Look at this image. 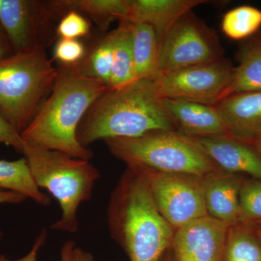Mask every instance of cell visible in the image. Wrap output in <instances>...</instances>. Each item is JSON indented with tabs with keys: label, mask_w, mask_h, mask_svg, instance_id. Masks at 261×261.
I'll return each instance as SVG.
<instances>
[{
	"label": "cell",
	"mask_w": 261,
	"mask_h": 261,
	"mask_svg": "<svg viewBox=\"0 0 261 261\" xmlns=\"http://www.w3.org/2000/svg\"><path fill=\"white\" fill-rule=\"evenodd\" d=\"M157 130L177 128L154 78H147L106 89L81 121L76 137L88 148L98 140L135 138Z\"/></svg>",
	"instance_id": "6da1fadb"
},
{
	"label": "cell",
	"mask_w": 261,
	"mask_h": 261,
	"mask_svg": "<svg viewBox=\"0 0 261 261\" xmlns=\"http://www.w3.org/2000/svg\"><path fill=\"white\" fill-rule=\"evenodd\" d=\"M58 70L50 94L20 136L28 143L89 161L93 152L80 145L77 129L89 108L108 87L81 74L74 65H58Z\"/></svg>",
	"instance_id": "7a4b0ae2"
},
{
	"label": "cell",
	"mask_w": 261,
	"mask_h": 261,
	"mask_svg": "<svg viewBox=\"0 0 261 261\" xmlns=\"http://www.w3.org/2000/svg\"><path fill=\"white\" fill-rule=\"evenodd\" d=\"M111 237L130 261H162L171 250L175 229L161 216L142 173L128 166L108 207Z\"/></svg>",
	"instance_id": "3957f363"
},
{
	"label": "cell",
	"mask_w": 261,
	"mask_h": 261,
	"mask_svg": "<svg viewBox=\"0 0 261 261\" xmlns=\"http://www.w3.org/2000/svg\"><path fill=\"white\" fill-rule=\"evenodd\" d=\"M21 153L36 185L46 189L59 202L61 216L51 225V229L76 232L77 211L82 202L92 198L94 185L100 178L97 168L87 160L25 142Z\"/></svg>",
	"instance_id": "277c9868"
},
{
	"label": "cell",
	"mask_w": 261,
	"mask_h": 261,
	"mask_svg": "<svg viewBox=\"0 0 261 261\" xmlns=\"http://www.w3.org/2000/svg\"><path fill=\"white\" fill-rule=\"evenodd\" d=\"M58 74V67L53 65L46 48L0 60V114L19 133L49 97Z\"/></svg>",
	"instance_id": "5b68a950"
},
{
	"label": "cell",
	"mask_w": 261,
	"mask_h": 261,
	"mask_svg": "<svg viewBox=\"0 0 261 261\" xmlns=\"http://www.w3.org/2000/svg\"><path fill=\"white\" fill-rule=\"evenodd\" d=\"M104 141L111 154L128 166L202 178L220 170L195 138L177 130H157L135 138Z\"/></svg>",
	"instance_id": "8992f818"
},
{
	"label": "cell",
	"mask_w": 261,
	"mask_h": 261,
	"mask_svg": "<svg viewBox=\"0 0 261 261\" xmlns=\"http://www.w3.org/2000/svg\"><path fill=\"white\" fill-rule=\"evenodd\" d=\"M135 168L145 178L158 211L175 230L207 216L203 178Z\"/></svg>",
	"instance_id": "52a82bcc"
},
{
	"label": "cell",
	"mask_w": 261,
	"mask_h": 261,
	"mask_svg": "<svg viewBox=\"0 0 261 261\" xmlns=\"http://www.w3.org/2000/svg\"><path fill=\"white\" fill-rule=\"evenodd\" d=\"M222 55L216 32L190 11L169 29L160 44L159 74L217 61Z\"/></svg>",
	"instance_id": "ba28073f"
},
{
	"label": "cell",
	"mask_w": 261,
	"mask_h": 261,
	"mask_svg": "<svg viewBox=\"0 0 261 261\" xmlns=\"http://www.w3.org/2000/svg\"><path fill=\"white\" fill-rule=\"evenodd\" d=\"M234 67L224 58L160 73L154 78L161 97L216 106L224 97Z\"/></svg>",
	"instance_id": "9c48e42d"
},
{
	"label": "cell",
	"mask_w": 261,
	"mask_h": 261,
	"mask_svg": "<svg viewBox=\"0 0 261 261\" xmlns=\"http://www.w3.org/2000/svg\"><path fill=\"white\" fill-rule=\"evenodd\" d=\"M61 15L54 1L0 0V27L15 53L49 45Z\"/></svg>",
	"instance_id": "30bf717a"
},
{
	"label": "cell",
	"mask_w": 261,
	"mask_h": 261,
	"mask_svg": "<svg viewBox=\"0 0 261 261\" xmlns=\"http://www.w3.org/2000/svg\"><path fill=\"white\" fill-rule=\"evenodd\" d=\"M229 226L210 216L175 230L171 254L175 261H224Z\"/></svg>",
	"instance_id": "8fae6325"
},
{
	"label": "cell",
	"mask_w": 261,
	"mask_h": 261,
	"mask_svg": "<svg viewBox=\"0 0 261 261\" xmlns=\"http://www.w3.org/2000/svg\"><path fill=\"white\" fill-rule=\"evenodd\" d=\"M215 166L224 172L261 180V155L250 144L228 135L195 138Z\"/></svg>",
	"instance_id": "7c38bea8"
},
{
	"label": "cell",
	"mask_w": 261,
	"mask_h": 261,
	"mask_svg": "<svg viewBox=\"0 0 261 261\" xmlns=\"http://www.w3.org/2000/svg\"><path fill=\"white\" fill-rule=\"evenodd\" d=\"M216 107L229 137L251 145L261 137V92L231 94Z\"/></svg>",
	"instance_id": "4fadbf2b"
},
{
	"label": "cell",
	"mask_w": 261,
	"mask_h": 261,
	"mask_svg": "<svg viewBox=\"0 0 261 261\" xmlns=\"http://www.w3.org/2000/svg\"><path fill=\"white\" fill-rule=\"evenodd\" d=\"M244 178L241 175L219 170L203 178L207 216L231 226L239 223V195Z\"/></svg>",
	"instance_id": "5bb4252c"
},
{
	"label": "cell",
	"mask_w": 261,
	"mask_h": 261,
	"mask_svg": "<svg viewBox=\"0 0 261 261\" xmlns=\"http://www.w3.org/2000/svg\"><path fill=\"white\" fill-rule=\"evenodd\" d=\"M165 99L180 133L194 138L228 135L224 120L216 106L191 101Z\"/></svg>",
	"instance_id": "9a60e30c"
},
{
	"label": "cell",
	"mask_w": 261,
	"mask_h": 261,
	"mask_svg": "<svg viewBox=\"0 0 261 261\" xmlns=\"http://www.w3.org/2000/svg\"><path fill=\"white\" fill-rule=\"evenodd\" d=\"M205 0H128L127 21L147 24L154 29L159 45L169 29L184 15Z\"/></svg>",
	"instance_id": "2e32d148"
},
{
	"label": "cell",
	"mask_w": 261,
	"mask_h": 261,
	"mask_svg": "<svg viewBox=\"0 0 261 261\" xmlns=\"http://www.w3.org/2000/svg\"><path fill=\"white\" fill-rule=\"evenodd\" d=\"M130 23L135 79L154 78L159 74V43L156 33L147 24Z\"/></svg>",
	"instance_id": "e0dca14e"
},
{
	"label": "cell",
	"mask_w": 261,
	"mask_h": 261,
	"mask_svg": "<svg viewBox=\"0 0 261 261\" xmlns=\"http://www.w3.org/2000/svg\"><path fill=\"white\" fill-rule=\"evenodd\" d=\"M239 61L223 99L231 94L261 92V34L243 46Z\"/></svg>",
	"instance_id": "ac0fdd59"
},
{
	"label": "cell",
	"mask_w": 261,
	"mask_h": 261,
	"mask_svg": "<svg viewBox=\"0 0 261 261\" xmlns=\"http://www.w3.org/2000/svg\"><path fill=\"white\" fill-rule=\"evenodd\" d=\"M54 3L61 15L75 10L102 31L115 20H126L128 13V0H55Z\"/></svg>",
	"instance_id": "d6986e66"
},
{
	"label": "cell",
	"mask_w": 261,
	"mask_h": 261,
	"mask_svg": "<svg viewBox=\"0 0 261 261\" xmlns=\"http://www.w3.org/2000/svg\"><path fill=\"white\" fill-rule=\"evenodd\" d=\"M110 33L113 43V68L108 89H116L136 80L130 23L127 20H121L118 27Z\"/></svg>",
	"instance_id": "ffe728a7"
},
{
	"label": "cell",
	"mask_w": 261,
	"mask_h": 261,
	"mask_svg": "<svg viewBox=\"0 0 261 261\" xmlns=\"http://www.w3.org/2000/svg\"><path fill=\"white\" fill-rule=\"evenodd\" d=\"M0 188L18 192L42 206L51 202L50 197L36 185L25 158L13 161L0 160Z\"/></svg>",
	"instance_id": "44dd1931"
},
{
	"label": "cell",
	"mask_w": 261,
	"mask_h": 261,
	"mask_svg": "<svg viewBox=\"0 0 261 261\" xmlns=\"http://www.w3.org/2000/svg\"><path fill=\"white\" fill-rule=\"evenodd\" d=\"M224 261H261V240L252 225L228 227Z\"/></svg>",
	"instance_id": "7402d4cb"
},
{
	"label": "cell",
	"mask_w": 261,
	"mask_h": 261,
	"mask_svg": "<svg viewBox=\"0 0 261 261\" xmlns=\"http://www.w3.org/2000/svg\"><path fill=\"white\" fill-rule=\"evenodd\" d=\"M84 76L101 82L109 87L113 68V43L111 33L87 51L82 61L74 65Z\"/></svg>",
	"instance_id": "603a6c76"
},
{
	"label": "cell",
	"mask_w": 261,
	"mask_h": 261,
	"mask_svg": "<svg viewBox=\"0 0 261 261\" xmlns=\"http://www.w3.org/2000/svg\"><path fill=\"white\" fill-rule=\"evenodd\" d=\"M261 27V10L250 5H243L229 10L223 17L221 29L232 40L252 37Z\"/></svg>",
	"instance_id": "cb8c5ba5"
},
{
	"label": "cell",
	"mask_w": 261,
	"mask_h": 261,
	"mask_svg": "<svg viewBox=\"0 0 261 261\" xmlns=\"http://www.w3.org/2000/svg\"><path fill=\"white\" fill-rule=\"evenodd\" d=\"M261 221V180L244 179L239 195V223L253 225Z\"/></svg>",
	"instance_id": "d4e9b609"
},
{
	"label": "cell",
	"mask_w": 261,
	"mask_h": 261,
	"mask_svg": "<svg viewBox=\"0 0 261 261\" xmlns=\"http://www.w3.org/2000/svg\"><path fill=\"white\" fill-rule=\"evenodd\" d=\"M91 31V22L82 13L70 10L63 15L56 27L60 39H79L87 37Z\"/></svg>",
	"instance_id": "484cf974"
},
{
	"label": "cell",
	"mask_w": 261,
	"mask_h": 261,
	"mask_svg": "<svg viewBox=\"0 0 261 261\" xmlns=\"http://www.w3.org/2000/svg\"><path fill=\"white\" fill-rule=\"evenodd\" d=\"M87 51L83 43L79 39H60L55 45L53 56L58 65L71 66L82 61Z\"/></svg>",
	"instance_id": "4316f807"
},
{
	"label": "cell",
	"mask_w": 261,
	"mask_h": 261,
	"mask_svg": "<svg viewBox=\"0 0 261 261\" xmlns=\"http://www.w3.org/2000/svg\"><path fill=\"white\" fill-rule=\"evenodd\" d=\"M47 238V229H42L34 241L30 251L25 256L17 260H10L4 255L0 254V261H37L38 252L46 243ZM75 247L74 241L69 240L65 242L61 249V261H70L72 252Z\"/></svg>",
	"instance_id": "83f0119b"
},
{
	"label": "cell",
	"mask_w": 261,
	"mask_h": 261,
	"mask_svg": "<svg viewBox=\"0 0 261 261\" xmlns=\"http://www.w3.org/2000/svg\"><path fill=\"white\" fill-rule=\"evenodd\" d=\"M0 143L11 146L15 150L22 152L24 142L20 133L10 125L0 114Z\"/></svg>",
	"instance_id": "f1b7e54d"
},
{
	"label": "cell",
	"mask_w": 261,
	"mask_h": 261,
	"mask_svg": "<svg viewBox=\"0 0 261 261\" xmlns=\"http://www.w3.org/2000/svg\"><path fill=\"white\" fill-rule=\"evenodd\" d=\"M27 200L25 196L0 188V204H20Z\"/></svg>",
	"instance_id": "f546056e"
},
{
	"label": "cell",
	"mask_w": 261,
	"mask_h": 261,
	"mask_svg": "<svg viewBox=\"0 0 261 261\" xmlns=\"http://www.w3.org/2000/svg\"><path fill=\"white\" fill-rule=\"evenodd\" d=\"M14 53L6 34L0 27V60L12 56Z\"/></svg>",
	"instance_id": "4dcf8cb0"
},
{
	"label": "cell",
	"mask_w": 261,
	"mask_h": 261,
	"mask_svg": "<svg viewBox=\"0 0 261 261\" xmlns=\"http://www.w3.org/2000/svg\"><path fill=\"white\" fill-rule=\"evenodd\" d=\"M70 261H94V257L89 252L75 246L72 252Z\"/></svg>",
	"instance_id": "1f68e13d"
},
{
	"label": "cell",
	"mask_w": 261,
	"mask_h": 261,
	"mask_svg": "<svg viewBox=\"0 0 261 261\" xmlns=\"http://www.w3.org/2000/svg\"><path fill=\"white\" fill-rule=\"evenodd\" d=\"M252 145L256 149L257 152H258L259 154L261 155V137H259L257 140H255Z\"/></svg>",
	"instance_id": "d6a6232c"
},
{
	"label": "cell",
	"mask_w": 261,
	"mask_h": 261,
	"mask_svg": "<svg viewBox=\"0 0 261 261\" xmlns=\"http://www.w3.org/2000/svg\"><path fill=\"white\" fill-rule=\"evenodd\" d=\"M252 226L255 228V231H256L257 235L261 240V221L257 223V224L252 225Z\"/></svg>",
	"instance_id": "836d02e7"
},
{
	"label": "cell",
	"mask_w": 261,
	"mask_h": 261,
	"mask_svg": "<svg viewBox=\"0 0 261 261\" xmlns=\"http://www.w3.org/2000/svg\"><path fill=\"white\" fill-rule=\"evenodd\" d=\"M164 261H175L174 259H173L172 254H170L169 255H167V256L166 257V258H165Z\"/></svg>",
	"instance_id": "e575fe53"
},
{
	"label": "cell",
	"mask_w": 261,
	"mask_h": 261,
	"mask_svg": "<svg viewBox=\"0 0 261 261\" xmlns=\"http://www.w3.org/2000/svg\"><path fill=\"white\" fill-rule=\"evenodd\" d=\"M3 233L2 232L1 230H0V241L3 240Z\"/></svg>",
	"instance_id": "d590c367"
}]
</instances>
